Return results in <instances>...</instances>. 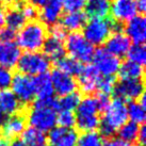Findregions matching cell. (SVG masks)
I'll return each mask as SVG.
<instances>
[{"mask_svg": "<svg viewBox=\"0 0 146 146\" xmlns=\"http://www.w3.org/2000/svg\"><path fill=\"white\" fill-rule=\"evenodd\" d=\"M0 146H9V141L0 135Z\"/></svg>", "mask_w": 146, "mask_h": 146, "instance_id": "obj_46", "label": "cell"}, {"mask_svg": "<svg viewBox=\"0 0 146 146\" xmlns=\"http://www.w3.org/2000/svg\"><path fill=\"white\" fill-rule=\"evenodd\" d=\"M21 56V48L14 41L0 42V66L12 69Z\"/></svg>", "mask_w": 146, "mask_h": 146, "instance_id": "obj_19", "label": "cell"}, {"mask_svg": "<svg viewBox=\"0 0 146 146\" xmlns=\"http://www.w3.org/2000/svg\"><path fill=\"white\" fill-rule=\"evenodd\" d=\"M76 123L75 112L73 111H58L57 125L64 128H74Z\"/></svg>", "mask_w": 146, "mask_h": 146, "instance_id": "obj_34", "label": "cell"}, {"mask_svg": "<svg viewBox=\"0 0 146 146\" xmlns=\"http://www.w3.org/2000/svg\"><path fill=\"white\" fill-rule=\"evenodd\" d=\"M50 35L51 36H54L59 38V40H62L64 41L66 35H67V32L64 30V28L62 27L61 25L58 23L57 25H54L52 27H50Z\"/></svg>", "mask_w": 146, "mask_h": 146, "instance_id": "obj_39", "label": "cell"}, {"mask_svg": "<svg viewBox=\"0 0 146 146\" xmlns=\"http://www.w3.org/2000/svg\"><path fill=\"white\" fill-rule=\"evenodd\" d=\"M105 146H133L131 143L125 142L121 140L117 137H112V138H109L107 141H105Z\"/></svg>", "mask_w": 146, "mask_h": 146, "instance_id": "obj_40", "label": "cell"}, {"mask_svg": "<svg viewBox=\"0 0 146 146\" xmlns=\"http://www.w3.org/2000/svg\"><path fill=\"white\" fill-rule=\"evenodd\" d=\"M88 21V16L84 12L77 11V12H66L65 15L61 16L59 24L64 28L67 32H78L84 27L85 23Z\"/></svg>", "mask_w": 146, "mask_h": 146, "instance_id": "obj_21", "label": "cell"}, {"mask_svg": "<svg viewBox=\"0 0 146 146\" xmlns=\"http://www.w3.org/2000/svg\"><path fill=\"white\" fill-rule=\"evenodd\" d=\"M135 1V7L138 10V13H143L146 11V0H134Z\"/></svg>", "mask_w": 146, "mask_h": 146, "instance_id": "obj_42", "label": "cell"}, {"mask_svg": "<svg viewBox=\"0 0 146 146\" xmlns=\"http://www.w3.org/2000/svg\"><path fill=\"white\" fill-rule=\"evenodd\" d=\"M113 94L124 102L139 100L144 94V81L143 79H119L114 84Z\"/></svg>", "mask_w": 146, "mask_h": 146, "instance_id": "obj_10", "label": "cell"}, {"mask_svg": "<svg viewBox=\"0 0 146 146\" xmlns=\"http://www.w3.org/2000/svg\"><path fill=\"white\" fill-rule=\"evenodd\" d=\"M127 60L137 64L144 66L146 62V48L144 44H133L130 46L128 52L126 54Z\"/></svg>", "mask_w": 146, "mask_h": 146, "instance_id": "obj_33", "label": "cell"}, {"mask_svg": "<svg viewBox=\"0 0 146 146\" xmlns=\"http://www.w3.org/2000/svg\"><path fill=\"white\" fill-rule=\"evenodd\" d=\"M145 96L143 94L139 100L128 102L127 104V115L130 122H133L138 125H143L145 122Z\"/></svg>", "mask_w": 146, "mask_h": 146, "instance_id": "obj_25", "label": "cell"}, {"mask_svg": "<svg viewBox=\"0 0 146 146\" xmlns=\"http://www.w3.org/2000/svg\"><path fill=\"white\" fill-rule=\"evenodd\" d=\"M111 18L114 21L122 25L126 23L135 15H138V10L135 7L134 0H113L111 1L110 9Z\"/></svg>", "mask_w": 146, "mask_h": 146, "instance_id": "obj_15", "label": "cell"}, {"mask_svg": "<svg viewBox=\"0 0 146 146\" xmlns=\"http://www.w3.org/2000/svg\"><path fill=\"white\" fill-rule=\"evenodd\" d=\"M34 86H35V94L38 100H46L54 97V92L52 89V84L50 81V76L48 73L42 74L38 76L33 77Z\"/></svg>", "mask_w": 146, "mask_h": 146, "instance_id": "obj_23", "label": "cell"}, {"mask_svg": "<svg viewBox=\"0 0 146 146\" xmlns=\"http://www.w3.org/2000/svg\"><path fill=\"white\" fill-rule=\"evenodd\" d=\"M11 89L12 93L15 95L21 106L31 105L36 98L33 77L19 73L14 75Z\"/></svg>", "mask_w": 146, "mask_h": 146, "instance_id": "obj_8", "label": "cell"}, {"mask_svg": "<svg viewBox=\"0 0 146 146\" xmlns=\"http://www.w3.org/2000/svg\"><path fill=\"white\" fill-rule=\"evenodd\" d=\"M76 146H105V139L97 131L82 132L78 137Z\"/></svg>", "mask_w": 146, "mask_h": 146, "instance_id": "obj_32", "label": "cell"}, {"mask_svg": "<svg viewBox=\"0 0 146 146\" xmlns=\"http://www.w3.org/2000/svg\"><path fill=\"white\" fill-rule=\"evenodd\" d=\"M50 66L51 61L42 51H33L23 53L15 67L19 74L35 77L42 74H46Z\"/></svg>", "mask_w": 146, "mask_h": 146, "instance_id": "obj_7", "label": "cell"}, {"mask_svg": "<svg viewBox=\"0 0 146 146\" xmlns=\"http://www.w3.org/2000/svg\"><path fill=\"white\" fill-rule=\"evenodd\" d=\"M26 128H27L26 114L18 112L4 118L3 123L0 127L1 137H3L7 140L9 139L14 140L19 138Z\"/></svg>", "mask_w": 146, "mask_h": 146, "instance_id": "obj_12", "label": "cell"}, {"mask_svg": "<svg viewBox=\"0 0 146 146\" xmlns=\"http://www.w3.org/2000/svg\"><path fill=\"white\" fill-rule=\"evenodd\" d=\"M114 31H122V26L110 17L90 18L82 28V35L91 45L102 46Z\"/></svg>", "mask_w": 146, "mask_h": 146, "instance_id": "obj_5", "label": "cell"}, {"mask_svg": "<svg viewBox=\"0 0 146 146\" xmlns=\"http://www.w3.org/2000/svg\"><path fill=\"white\" fill-rule=\"evenodd\" d=\"M42 50H43V53L50 61L57 62L59 59L65 56L64 41L49 35L46 38Z\"/></svg>", "mask_w": 146, "mask_h": 146, "instance_id": "obj_22", "label": "cell"}, {"mask_svg": "<svg viewBox=\"0 0 146 146\" xmlns=\"http://www.w3.org/2000/svg\"><path fill=\"white\" fill-rule=\"evenodd\" d=\"M26 146H48V139L45 132L28 127L21 135Z\"/></svg>", "mask_w": 146, "mask_h": 146, "instance_id": "obj_27", "label": "cell"}, {"mask_svg": "<svg viewBox=\"0 0 146 146\" xmlns=\"http://www.w3.org/2000/svg\"><path fill=\"white\" fill-rule=\"evenodd\" d=\"M23 106L11 90L0 91V116L8 117L10 115L21 112Z\"/></svg>", "mask_w": 146, "mask_h": 146, "instance_id": "obj_20", "label": "cell"}, {"mask_svg": "<svg viewBox=\"0 0 146 146\" xmlns=\"http://www.w3.org/2000/svg\"><path fill=\"white\" fill-rule=\"evenodd\" d=\"M102 109L96 95H86L80 99L75 110V127L81 132L96 131L100 124Z\"/></svg>", "mask_w": 146, "mask_h": 146, "instance_id": "obj_3", "label": "cell"}, {"mask_svg": "<svg viewBox=\"0 0 146 146\" xmlns=\"http://www.w3.org/2000/svg\"><path fill=\"white\" fill-rule=\"evenodd\" d=\"M13 73L11 69L0 66V91L10 90L13 80Z\"/></svg>", "mask_w": 146, "mask_h": 146, "instance_id": "obj_36", "label": "cell"}, {"mask_svg": "<svg viewBox=\"0 0 146 146\" xmlns=\"http://www.w3.org/2000/svg\"><path fill=\"white\" fill-rule=\"evenodd\" d=\"M57 99L53 97L46 100L35 99L32 102V107L26 114L27 124L29 127L34 128L42 132H49L57 126Z\"/></svg>", "mask_w": 146, "mask_h": 146, "instance_id": "obj_1", "label": "cell"}, {"mask_svg": "<svg viewBox=\"0 0 146 146\" xmlns=\"http://www.w3.org/2000/svg\"><path fill=\"white\" fill-rule=\"evenodd\" d=\"M80 99H81V95L77 91L72 94H68V95L61 96L56 102L57 112L58 111H73L75 112L77 106L80 102Z\"/></svg>", "mask_w": 146, "mask_h": 146, "instance_id": "obj_29", "label": "cell"}, {"mask_svg": "<svg viewBox=\"0 0 146 146\" xmlns=\"http://www.w3.org/2000/svg\"><path fill=\"white\" fill-rule=\"evenodd\" d=\"M117 75L121 79H143L144 66L127 60L121 64Z\"/></svg>", "mask_w": 146, "mask_h": 146, "instance_id": "obj_28", "label": "cell"}, {"mask_svg": "<svg viewBox=\"0 0 146 146\" xmlns=\"http://www.w3.org/2000/svg\"><path fill=\"white\" fill-rule=\"evenodd\" d=\"M146 142V127L145 125L140 126V130H139V134H138V143L139 145H145Z\"/></svg>", "mask_w": 146, "mask_h": 146, "instance_id": "obj_41", "label": "cell"}, {"mask_svg": "<svg viewBox=\"0 0 146 146\" xmlns=\"http://www.w3.org/2000/svg\"><path fill=\"white\" fill-rule=\"evenodd\" d=\"M48 36V29L41 21H27L23 28L17 31L16 38L17 46L25 52L41 51L46 38Z\"/></svg>", "mask_w": 146, "mask_h": 146, "instance_id": "obj_4", "label": "cell"}, {"mask_svg": "<svg viewBox=\"0 0 146 146\" xmlns=\"http://www.w3.org/2000/svg\"><path fill=\"white\" fill-rule=\"evenodd\" d=\"M114 84H115L114 78L102 77L99 80V83H98L96 94H104V95L110 96L111 94H113Z\"/></svg>", "mask_w": 146, "mask_h": 146, "instance_id": "obj_35", "label": "cell"}, {"mask_svg": "<svg viewBox=\"0 0 146 146\" xmlns=\"http://www.w3.org/2000/svg\"><path fill=\"white\" fill-rule=\"evenodd\" d=\"M127 121V104L123 99L114 97L110 100L100 116V124L98 127L99 133L104 139L112 138Z\"/></svg>", "mask_w": 146, "mask_h": 146, "instance_id": "obj_2", "label": "cell"}, {"mask_svg": "<svg viewBox=\"0 0 146 146\" xmlns=\"http://www.w3.org/2000/svg\"><path fill=\"white\" fill-rule=\"evenodd\" d=\"M19 7H21V11L27 21H35L37 18L38 12H37V9H35L33 5H31L30 3H19Z\"/></svg>", "mask_w": 146, "mask_h": 146, "instance_id": "obj_38", "label": "cell"}, {"mask_svg": "<svg viewBox=\"0 0 146 146\" xmlns=\"http://www.w3.org/2000/svg\"><path fill=\"white\" fill-rule=\"evenodd\" d=\"M47 2V0H29V3L33 5L35 9H42L45 5V3Z\"/></svg>", "mask_w": 146, "mask_h": 146, "instance_id": "obj_43", "label": "cell"}, {"mask_svg": "<svg viewBox=\"0 0 146 146\" xmlns=\"http://www.w3.org/2000/svg\"><path fill=\"white\" fill-rule=\"evenodd\" d=\"M4 17H5V11L3 8L0 7V30L3 29L4 27Z\"/></svg>", "mask_w": 146, "mask_h": 146, "instance_id": "obj_45", "label": "cell"}, {"mask_svg": "<svg viewBox=\"0 0 146 146\" xmlns=\"http://www.w3.org/2000/svg\"><path fill=\"white\" fill-rule=\"evenodd\" d=\"M123 32L133 44H144L146 40V19L143 14H138L123 27Z\"/></svg>", "mask_w": 146, "mask_h": 146, "instance_id": "obj_14", "label": "cell"}, {"mask_svg": "<svg viewBox=\"0 0 146 146\" xmlns=\"http://www.w3.org/2000/svg\"><path fill=\"white\" fill-rule=\"evenodd\" d=\"M49 76H50V81L52 84L53 92L60 97L77 91V80L72 75L64 73L58 68H54Z\"/></svg>", "mask_w": 146, "mask_h": 146, "instance_id": "obj_11", "label": "cell"}, {"mask_svg": "<svg viewBox=\"0 0 146 146\" xmlns=\"http://www.w3.org/2000/svg\"><path fill=\"white\" fill-rule=\"evenodd\" d=\"M26 23H27V21L23 15V13H21L19 3L15 4L14 7H11L5 12L4 26H7V28L14 31V32L19 31L25 26Z\"/></svg>", "mask_w": 146, "mask_h": 146, "instance_id": "obj_26", "label": "cell"}, {"mask_svg": "<svg viewBox=\"0 0 146 146\" xmlns=\"http://www.w3.org/2000/svg\"><path fill=\"white\" fill-rule=\"evenodd\" d=\"M9 146H26V144L23 142V140H21V139L17 138V139L12 140L11 142L9 143Z\"/></svg>", "mask_w": 146, "mask_h": 146, "instance_id": "obj_44", "label": "cell"}, {"mask_svg": "<svg viewBox=\"0 0 146 146\" xmlns=\"http://www.w3.org/2000/svg\"><path fill=\"white\" fill-rule=\"evenodd\" d=\"M16 0H0V2H2L3 4H12L14 3Z\"/></svg>", "mask_w": 146, "mask_h": 146, "instance_id": "obj_47", "label": "cell"}, {"mask_svg": "<svg viewBox=\"0 0 146 146\" xmlns=\"http://www.w3.org/2000/svg\"><path fill=\"white\" fill-rule=\"evenodd\" d=\"M65 52L80 63H90L95 52V47L85 40L81 32H69L64 40Z\"/></svg>", "mask_w": 146, "mask_h": 146, "instance_id": "obj_6", "label": "cell"}, {"mask_svg": "<svg viewBox=\"0 0 146 146\" xmlns=\"http://www.w3.org/2000/svg\"><path fill=\"white\" fill-rule=\"evenodd\" d=\"M56 65H57V68L64 72L66 74H69L72 76H78V74L80 73L82 66L83 65L80 63V62L76 61L75 59L70 57H62L61 59H59L57 62H56Z\"/></svg>", "mask_w": 146, "mask_h": 146, "instance_id": "obj_31", "label": "cell"}, {"mask_svg": "<svg viewBox=\"0 0 146 146\" xmlns=\"http://www.w3.org/2000/svg\"><path fill=\"white\" fill-rule=\"evenodd\" d=\"M86 4V0H63V9L66 12L82 11Z\"/></svg>", "mask_w": 146, "mask_h": 146, "instance_id": "obj_37", "label": "cell"}, {"mask_svg": "<svg viewBox=\"0 0 146 146\" xmlns=\"http://www.w3.org/2000/svg\"><path fill=\"white\" fill-rule=\"evenodd\" d=\"M78 137V131L74 128L56 126L48 132L47 139L50 146H76Z\"/></svg>", "mask_w": 146, "mask_h": 146, "instance_id": "obj_16", "label": "cell"}, {"mask_svg": "<svg viewBox=\"0 0 146 146\" xmlns=\"http://www.w3.org/2000/svg\"><path fill=\"white\" fill-rule=\"evenodd\" d=\"M138 146H144V145H138Z\"/></svg>", "mask_w": 146, "mask_h": 146, "instance_id": "obj_49", "label": "cell"}, {"mask_svg": "<svg viewBox=\"0 0 146 146\" xmlns=\"http://www.w3.org/2000/svg\"><path fill=\"white\" fill-rule=\"evenodd\" d=\"M85 15L90 18L108 17L111 9V0H86Z\"/></svg>", "mask_w": 146, "mask_h": 146, "instance_id": "obj_24", "label": "cell"}, {"mask_svg": "<svg viewBox=\"0 0 146 146\" xmlns=\"http://www.w3.org/2000/svg\"><path fill=\"white\" fill-rule=\"evenodd\" d=\"M93 66L102 77L114 78L118 74L121 67V59L114 57L105 48L95 49L93 56Z\"/></svg>", "mask_w": 146, "mask_h": 146, "instance_id": "obj_9", "label": "cell"}, {"mask_svg": "<svg viewBox=\"0 0 146 146\" xmlns=\"http://www.w3.org/2000/svg\"><path fill=\"white\" fill-rule=\"evenodd\" d=\"M131 46V42L123 31H114L105 42V49L114 57L121 59L126 54Z\"/></svg>", "mask_w": 146, "mask_h": 146, "instance_id": "obj_17", "label": "cell"}, {"mask_svg": "<svg viewBox=\"0 0 146 146\" xmlns=\"http://www.w3.org/2000/svg\"><path fill=\"white\" fill-rule=\"evenodd\" d=\"M139 130H140V125H138V124H135L133 122L127 121L117 130L116 133H117V138H119L121 140L125 141V142L132 144L133 142L138 141Z\"/></svg>", "mask_w": 146, "mask_h": 146, "instance_id": "obj_30", "label": "cell"}, {"mask_svg": "<svg viewBox=\"0 0 146 146\" xmlns=\"http://www.w3.org/2000/svg\"><path fill=\"white\" fill-rule=\"evenodd\" d=\"M63 10V0H47L38 16L46 27H52L60 21Z\"/></svg>", "mask_w": 146, "mask_h": 146, "instance_id": "obj_18", "label": "cell"}, {"mask_svg": "<svg viewBox=\"0 0 146 146\" xmlns=\"http://www.w3.org/2000/svg\"><path fill=\"white\" fill-rule=\"evenodd\" d=\"M77 84L85 95H95L102 76L99 75L93 64L82 66L80 73L78 74Z\"/></svg>", "mask_w": 146, "mask_h": 146, "instance_id": "obj_13", "label": "cell"}, {"mask_svg": "<svg viewBox=\"0 0 146 146\" xmlns=\"http://www.w3.org/2000/svg\"><path fill=\"white\" fill-rule=\"evenodd\" d=\"M16 1H18V3H21V2H23V1H25V0H16Z\"/></svg>", "mask_w": 146, "mask_h": 146, "instance_id": "obj_48", "label": "cell"}]
</instances>
